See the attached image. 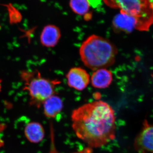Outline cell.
Masks as SVG:
<instances>
[{
  "label": "cell",
  "mask_w": 153,
  "mask_h": 153,
  "mask_svg": "<svg viewBox=\"0 0 153 153\" xmlns=\"http://www.w3.org/2000/svg\"><path fill=\"white\" fill-rule=\"evenodd\" d=\"M76 135L90 148H99L115 137L114 110L108 103L98 100L86 103L71 114Z\"/></svg>",
  "instance_id": "6da1fadb"
},
{
  "label": "cell",
  "mask_w": 153,
  "mask_h": 153,
  "mask_svg": "<svg viewBox=\"0 0 153 153\" xmlns=\"http://www.w3.org/2000/svg\"><path fill=\"white\" fill-rule=\"evenodd\" d=\"M79 53L84 65L95 71L112 65L115 61L117 50L109 40L93 35L82 43Z\"/></svg>",
  "instance_id": "7a4b0ae2"
},
{
  "label": "cell",
  "mask_w": 153,
  "mask_h": 153,
  "mask_svg": "<svg viewBox=\"0 0 153 153\" xmlns=\"http://www.w3.org/2000/svg\"><path fill=\"white\" fill-rule=\"evenodd\" d=\"M21 77L24 83V90L27 91L30 98V104L37 107L55 94V86L60 81L52 80L42 77L38 71H24Z\"/></svg>",
  "instance_id": "3957f363"
},
{
  "label": "cell",
  "mask_w": 153,
  "mask_h": 153,
  "mask_svg": "<svg viewBox=\"0 0 153 153\" xmlns=\"http://www.w3.org/2000/svg\"><path fill=\"white\" fill-rule=\"evenodd\" d=\"M107 5L140 19L149 29L153 24V10L149 0H102Z\"/></svg>",
  "instance_id": "277c9868"
},
{
  "label": "cell",
  "mask_w": 153,
  "mask_h": 153,
  "mask_svg": "<svg viewBox=\"0 0 153 153\" xmlns=\"http://www.w3.org/2000/svg\"><path fill=\"white\" fill-rule=\"evenodd\" d=\"M115 31L126 33H131L134 30L146 31L145 26L140 19L120 12L114 17L112 22Z\"/></svg>",
  "instance_id": "5b68a950"
},
{
  "label": "cell",
  "mask_w": 153,
  "mask_h": 153,
  "mask_svg": "<svg viewBox=\"0 0 153 153\" xmlns=\"http://www.w3.org/2000/svg\"><path fill=\"white\" fill-rule=\"evenodd\" d=\"M135 147L140 153H153V125L147 122L135 142Z\"/></svg>",
  "instance_id": "8992f818"
},
{
  "label": "cell",
  "mask_w": 153,
  "mask_h": 153,
  "mask_svg": "<svg viewBox=\"0 0 153 153\" xmlns=\"http://www.w3.org/2000/svg\"><path fill=\"white\" fill-rule=\"evenodd\" d=\"M66 76L68 86L78 91L85 89L90 81L89 74L80 67L71 68Z\"/></svg>",
  "instance_id": "52a82bcc"
},
{
  "label": "cell",
  "mask_w": 153,
  "mask_h": 153,
  "mask_svg": "<svg viewBox=\"0 0 153 153\" xmlns=\"http://www.w3.org/2000/svg\"><path fill=\"white\" fill-rule=\"evenodd\" d=\"M61 33L59 28L54 25H48L44 27L40 37L41 44L44 47H54L59 42Z\"/></svg>",
  "instance_id": "ba28073f"
},
{
  "label": "cell",
  "mask_w": 153,
  "mask_h": 153,
  "mask_svg": "<svg viewBox=\"0 0 153 153\" xmlns=\"http://www.w3.org/2000/svg\"><path fill=\"white\" fill-rule=\"evenodd\" d=\"M113 80L112 72L105 68H100L93 72L91 78V85L97 88L109 87Z\"/></svg>",
  "instance_id": "9c48e42d"
},
{
  "label": "cell",
  "mask_w": 153,
  "mask_h": 153,
  "mask_svg": "<svg viewBox=\"0 0 153 153\" xmlns=\"http://www.w3.org/2000/svg\"><path fill=\"white\" fill-rule=\"evenodd\" d=\"M43 105L45 115L47 117L54 118L63 109V102L59 97L54 94L46 100Z\"/></svg>",
  "instance_id": "30bf717a"
},
{
  "label": "cell",
  "mask_w": 153,
  "mask_h": 153,
  "mask_svg": "<svg viewBox=\"0 0 153 153\" xmlns=\"http://www.w3.org/2000/svg\"><path fill=\"white\" fill-rule=\"evenodd\" d=\"M25 134L30 142L37 143L41 142L44 138L45 132L41 124L37 122H31L25 127Z\"/></svg>",
  "instance_id": "8fae6325"
},
{
  "label": "cell",
  "mask_w": 153,
  "mask_h": 153,
  "mask_svg": "<svg viewBox=\"0 0 153 153\" xmlns=\"http://www.w3.org/2000/svg\"><path fill=\"white\" fill-rule=\"evenodd\" d=\"M69 4L74 13L81 16L87 13L90 7L88 0H70Z\"/></svg>",
  "instance_id": "7c38bea8"
},
{
  "label": "cell",
  "mask_w": 153,
  "mask_h": 153,
  "mask_svg": "<svg viewBox=\"0 0 153 153\" xmlns=\"http://www.w3.org/2000/svg\"><path fill=\"white\" fill-rule=\"evenodd\" d=\"M74 153H93V151L91 148L89 147L85 148L82 150Z\"/></svg>",
  "instance_id": "4fadbf2b"
},
{
  "label": "cell",
  "mask_w": 153,
  "mask_h": 153,
  "mask_svg": "<svg viewBox=\"0 0 153 153\" xmlns=\"http://www.w3.org/2000/svg\"><path fill=\"white\" fill-rule=\"evenodd\" d=\"M149 1L151 7L152 9L153 10V0H149Z\"/></svg>",
  "instance_id": "5bb4252c"
},
{
  "label": "cell",
  "mask_w": 153,
  "mask_h": 153,
  "mask_svg": "<svg viewBox=\"0 0 153 153\" xmlns=\"http://www.w3.org/2000/svg\"><path fill=\"white\" fill-rule=\"evenodd\" d=\"M1 80L0 79V92L1 91Z\"/></svg>",
  "instance_id": "9a60e30c"
}]
</instances>
